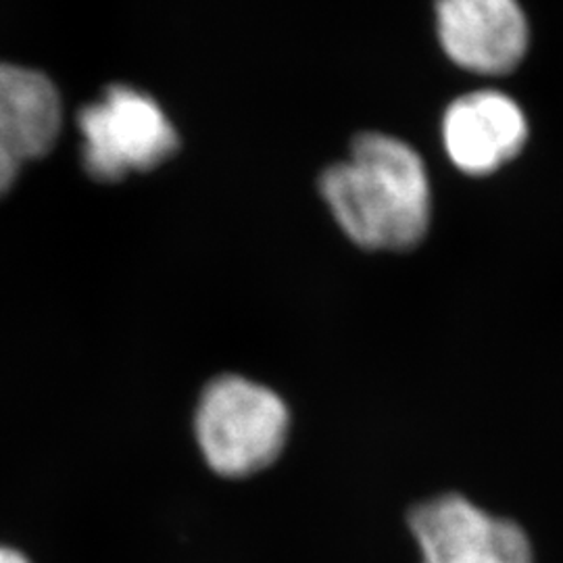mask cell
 <instances>
[{
	"label": "cell",
	"instance_id": "cell-1",
	"mask_svg": "<svg viewBox=\"0 0 563 563\" xmlns=\"http://www.w3.org/2000/svg\"><path fill=\"white\" fill-rule=\"evenodd\" d=\"M323 201L344 234L363 249L407 251L430 225V180L422 157L388 134L365 132L351 159L320 178Z\"/></svg>",
	"mask_w": 563,
	"mask_h": 563
},
{
	"label": "cell",
	"instance_id": "cell-2",
	"mask_svg": "<svg viewBox=\"0 0 563 563\" xmlns=\"http://www.w3.org/2000/svg\"><path fill=\"white\" fill-rule=\"evenodd\" d=\"M288 426V407L274 390L232 374L202 390L195 418L205 462L225 478H244L276 462Z\"/></svg>",
	"mask_w": 563,
	"mask_h": 563
},
{
	"label": "cell",
	"instance_id": "cell-3",
	"mask_svg": "<svg viewBox=\"0 0 563 563\" xmlns=\"http://www.w3.org/2000/svg\"><path fill=\"white\" fill-rule=\"evenodd\" d=\"M81 163L90 178L120 181L151 172L180 146L162 104L134 86L113 84L78 113Z\"/></svg>",
	"mask_w": 563,
	"mask_h": 563
},
{
	"label": "cell",
	"instance_id": "cell-4",
	"mask_svg": "<svg viewBox=\"0 0 563 563\" xmlns=\"http://www.w3.org/2000/svg\"><path fill=\"white\" fill-rule=\"evenodd\" d=\"M422 563H532L522 528L488 516L460 495L418 505L409 516Z\"/></svg>",
	"mask_w": 563,
	"mask_h": 563
},
{
	"label": "cell",
	"instance_id": "cell-5",
	"mask_svg": "<svg viewBox=\"0 0 563 563\" xmlns=\"http://www.w3.org/2000/svg\"><path fill=\"white\" fill-rule=\"evenodd\" d=\"M444 55L465 71L505 76L528 51L530 27L520 0H437Z\"/></svg>",
	"mask_w": 563,
	"mask_h": 563
},
{
	"label": "cell",
	"instance_id": "cell-6",
	"mask_svg": "<svg viewBox=\"0 0 563 563\" xmlns=\"http://www.w3.org/2000/svg\"><path fill=\"white\" fill-rule=\"evenodd\" d=\"M63 128L59 88L46 74L18 63H0V197L25 163L42 159Z\"/></svg>",
	"mask_w": 563,
	"mask_h": 563
},
{
	"label": "cell",
	"instance_id": "cell-7",
	"mask_svg": "<svg viewBox=\"0 0 563 563\" xmlns=\"http://www.w3.org/2000/svg\"><path fill=\"white\" fill-rule=\"evenodd\" d=\"M528 141L520 104L499 90H476L451 102L443 144L453 165L470 176H488L516 159Z\"/></svg>",
	"mask_w": 563,
	"mask_h": 563
},
{
	"label": "cell",
	"instance_id": "cell-8",
	"mask_svg": "<svg viewBox=\"0 0 563 563\" xmlns=\"http://www.w3.org/2000/svg\"><path fill=\"white\" fill-rule=\"evenodd\" d=\"M0 563H30L20 551L9 549V547H0Z\"/></svg>",
	"mask_w": 563,
	"mask_h": 563
}]
</instances>
